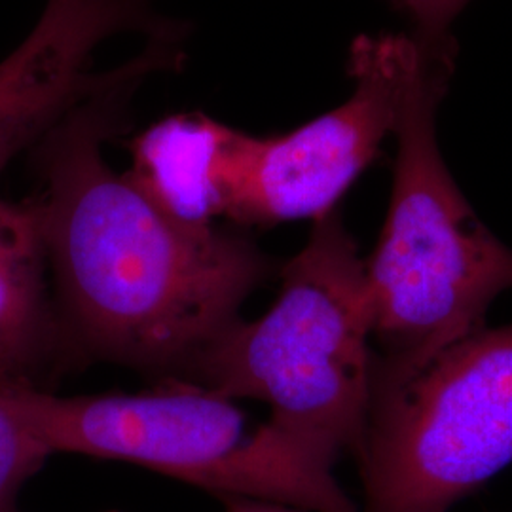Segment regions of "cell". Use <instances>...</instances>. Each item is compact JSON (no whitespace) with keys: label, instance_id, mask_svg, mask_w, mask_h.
Returning <instances> with one entry per match:
<instances>
[{"label":"cell","instance_id":"cell-7","mask_svg":"<svg viewBox=\"0 0 512 512\" xmlns=\"http://www.w3.org/2000/svg\"><path fill=\"white\" fill-rule=\"evenodd\" d=\"M158 0H48L33 33L0 61V175L38 143L107 74L92 73L95 48L118 33L148 37L183 27L164 18Z\"/></svg>","mask_w":512,"mask_h":512},{"label":"cell","instance_id":"cell-1","mask_svg":"<svg viewBox=\"0 0 512 512\" xmlns=\"http://www.w3.org/2000/svg\"><path fill=\"white\" fill-rule=\"evenodd\" d=\"M186 29L148 37L37 145V209L65 330L99 359L188 372L272 262L251 239L171 219L103 147L148 76L183 67Z\"/></svg>","mask_w":512,"mask_h":512},{"label":"cell","instance_id":"cell-10","mask_svg":"<svg viewBox=\"0 0 512 512\" xmlns=\"http://www.w3.org/2000/svg\"><path fill=\"white\" fill-rule=\"evenodd\" d=\"M0 380V512H23L19 495L52 456L19 408L14 385Z\"/></svg>","mask_w":512,"mask_h":512},{"label":"cell","instance_id":"cell-2","mask_svg":"<svg viewBox=\"0 0 512 512\" xmlns=\"http://www.w3.org/2000/svg\"><path fill=\"white\" fill-rule=\"evenodd\" d=\"M418 40L393 135L397 160L382 236L366 258L374 363L421 365L486 327L499 294L512 289V249L476 217L444 164L437 109L452 73L448 44Z\"/></svg>","mask_w":512,"mask_h":512},{"label":"cell","instance_id":"cell-13","mask_svg":"<svg viewBox=\"0 0 512 512\" xmlns=\"http://www.w3.org/2000/svg\"><path fill=\"white\" fill-rule=\"evenodd\" d=\"M0 380H12V378H8V376L2 372V368H0Z\"/></svg>","mask_w":512,"mask_h":512},{"label":"cell","instance_id":"cell-14","mask_svg":"<svg viewBox=\"0 0 512 512\" xmlns=\"http://www.w3.org/2000/svg\"><path fill=\"white\" fill-rule=\"evenodd\" d=\"M110 512H118V511H110Z\"/></svg>","mask_w":512,"mask_h":512},{"label":"cell","instance_id":"cell-5","mask_svg":"<svg viewBox=\"0 0 512 512\" xmlns=\"http://www.w3.org/2000/svg\"><path fill=\"white\" fill-rule=\"evenodd\" d=\"M359 512H450L512 463V323L408 370L372 366Z\"/></svg>","mask_w":512,"mask_h":512},{"label":"cell","instance_id":"cell-9","mask_svg":"<svg viewBox=\"0 0 512 512\" xmlns=\"http://www.w3.org/2000/svg\"><path fill=\"white\" fill-rule=\"evenodd\" d=\"M224 124L200 114L169 116L131 141L128 177L171 219L213 228L219 219L213 184Z\"/></svg>","mask_w":512,"mask_h":512},{"label":"cell","instance_id":"cell-6","mask_svg":"<svg viewBox=\"0 0 512 512\" xmlns=\"http://www.w3.org/2000/svg\"><path fill=\"white\" fill-rule=\"evenodd\" d=\"M416 46L403 35L357 38L353 95L291 133L255 137L224 126L213 173L219 219L275 226L334 211L393 133Z\"/></svg>","mask_w":512,"mask_h":512},{"label":"cell","instance_id":"cell-8","mask_svg":"<svg viewBox=\"0 0 512 512\" xmlns=\"http://www.w3.org/2000/svg\"><path fill=\"white\" fill-rule=\"evenodd\" d=\"M46 270L35 205L0 198V368L19 382H31L59 334L46 293Z\"/></svg>","mask_w":512,"mask_h":512},{"label":"cell","instance_id":"cell-4","mask_svg":"<svg viewBox=\"0 0 512 512\" xmlns=\"http://www.w3.org/2000/svg\"><path fill=\"white\" fill-rule=\"evenodd\" d=\"M19 408L54 454L126 461L222 499H256L304 512H359L334 476L336 461L205 385L145 393L59 397L14 385Z\"/></svg>","mask_w":512,"mask_h":512},{"label":"cell","instance_id":"cell-3","mask_svg":"<svg viewBox=\"0 0 512 512\" xmlns=\"http://www.w3.org/2000/svg\"><path fill=\"white\" fill-rule=\"evenodd\" d=\"M372 338L365 258L334 209L281 268L272 308L236 319L190 372L232 401L268 404L275 429L338 461L365 435Z\"/></svg>","mask_w":512,"mask_h":512},{"label":"cell","instance_id":"cell-12","mask_svg":"<svg viewBox=\"0 0 512 512\" xmlns=\"http://www.w3.org/2000/svg\"><path fill=\"white\" fill-rule=\"evenodd\" d=\"M224 512H304L287 505L270 503V501H256V499H222Z\"/></svg>","mask_w":512,"mask_h":512},{"label":"cell","instance_id":"cell-11","mask_svg":"<svg viewBox=\"0 0 512 512\" xmlns=\"http://www.w3.org/2000/svg\"><path fill=\"white\" fill-rule=\"evenodd\" d=\"M469 0H401L416 23V38L427 44H446L448 29Z\"/></svg>","mask_w":512,"mask_h":512}]
</instances>
